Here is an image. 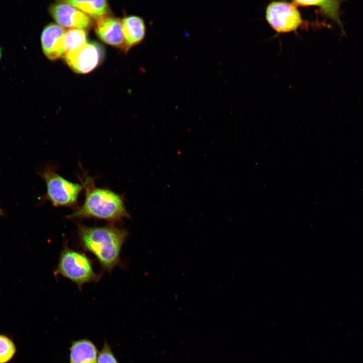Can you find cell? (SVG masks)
I'll use <instances>...</instances> for the list:
<instances>
[{
    "instance_id": "obj_14",
    "label": "cell",
    "mask_w": 363,
    "mask_h": 363,
    "mask_svg": "<svg viewBox=\"0 0 363 363\" xmlns=\"http://www.w3.org/2000/svg\"><path fill=\"white\" fill-rule=\"evenodd\" d=\"M292 3L295 5L301 6H318L322 12L332 19L335 20L339 24L340 21L339 18L338 10L340 2L338 1H293Z\"/></svg>"
},
{
    "instance_id": "obj_18",
    "label": "cell",
    "mask_w": 363,
    "mask_h": 363,
    "mask_svg": "<svg viewBox=\"0 0 363 363\" xmlns=\"http://www.w3.org/2000/svg\"><path fill=\"white\" fill-rule=\"evenodd\" d=\"M4 213L3 210L0 208V216L4 215Z\"/></svg>"
},
{
    "instance_id": "obj_10",
    "label": "cell",
    "mask_w": 363,
    "mask_h": 363,
    "mask_svg": "<svg viewBox=\"0 0 363 363\" xmlns=\"http://www.w3.org/2000/svg\"><path fill=\"white\" fill-rule=\"evenodd\" d=\"M127 52L140 44L144 39L146 27L144 19L135 15L128 16L122 19Z\"/></svg>"
},
{
    "instance_id": "obj_7",
    "label": "cell",
    "mask_w": 363,
    "mask_h": 363,
    "mask_svg": "<svg viewBox=\"0 0 363 363\" xmlns=\"http://www.w3.org/2000/svg\"><path fill=\"white\" fill-rule=\"evenodd\" d=\"M49 12L57 24L64 28L85 30L91 25L88 16L65 1L52 4Z\"/></svg>"
},
{
    "instance_id": "obj_9",
    "label": "cell",
    "mask_w": 363,
    "mask_h": 363,
    "mask_svg": "<svg viewBox=\"0 0 363 363\" xmlns=\"http://www.w3.org/2000/svg\"><path fill=\"white\" fill-rule=\"evenodd\" d=\"M95 31L104 43L127 52L122 19L106 16L97 20Z\"/></svg>"
},
{
    "instance_id": "obj_11",
    "label": "cell",
    "mask_w": 363,
    "mask_h": 363,
    "mask_svg": "<svg viewBox=\"0 0 363 363\" xmlns=\"http://www.w3.org/2000/svg\"><path fill=\"white\" fill-rule=\"evenodd\" d=\"M98 350L90 340L82 339L72 342L70 348V363H97Z\"/></svg>"
},
{
    "instance_id": "obj_1",
    "label": "cell",
    "mask_w": 363,
    "mask_h": 363,
    "mask_svg": "<svg viewBox=\"0 0 363 363\" xmlns=\"http://www.w3.org/2000/svg\"><path fill=\"white\" fill-rule=\"evenodd\" d=\"M82 173L79 178L85 191L84 201L67 218H95L115 222L130 218L125 206L124 195L108 187H97L94 177L83 170Z\"/></svg>"
},
{
    "instance_id": "obj_3",
    "label": "cell",
    "mask_w": 363,
    "mask_h": 363,
    "mask_svg": "<svg viewBox=\"0 0 363 363\" xmlns=\"http://www.w3.org/2000/svg\"><path fill=\"white\" fill-rule=\"evenodd\" d=\"M55 165H47L38 172L46 184V193L42 197L55 207H67L76 209L78 200L83 191L81 183H73L56 172Z\"/></svg>"
},
{
    "instance_id": "obj_2",
    "label": "cell",
    "mask_w": 363,
    "mask_h": 363,
    "mask_svg": "<svg viewBox=\"0 0 363 363\" xmlns=\"http://www.w3.org/2000/svg\"><path fill=\"white\" fill-rule=\"evenodd\" d=\"M78 233L84 250L92 253L102 268L110 272L121 264L120 255L129 232L114 225L88 227L79 224Z\"/></svg>"
},
{
    "instance_id": "obj_5",
    "label": "cell",
    "mask_w": 363,
    "mask_h": 363,
    "mask_svg": "<svg viewBox=\"0 0 363 363\" xmlns=\"http://www.w3.org/2000/svg\"><path fill=\"white\" fill-rule=\"evenodd\" d=\"M266 19L270 26L279 33L295 31L302 22L297 6L283 1L270 3L266 8Z\"/></svg>"
},
{
    "instance_id": "obj_13",
    "label": "cell",
    "mask_w": 363,
    "mask_h": 363,
    "mask_svg": "<svg viewBox=\"0 0 363 363\" xmlns=\"http://www.w3.org/2000/svg\"><path fill=\"white\" fill-rule=\"evenodd\" d=\"M87 37L85 30L81 29L66 30L64 38L65 55L79 49L85 44L87 42Z\"/></svg>"
},
{
    "instance_id": "obj_6",
    "label": "cell",
    "mask_w": 363,
    "mask_h": 363,
    "mask_svg": "<svg viewBox=\"0 0 363 363\" xmlns=\"http://www.w3.org/2000/svg\"><path fill=\"white\" fill-rule=\"evenodd\" d=\"M103 56V50L99 44L87 42L79 49L66 54L64 57L75 72L87 74L97 67Z\"/></svg>"
},
{
    "instance_id": "obj_8",
    "label": "cell",
    "mask_w": 363,
    "mask_h": 363,
    "mask_svg": "<svg viewBox=\"0 0 363 363\" xmlns=\"http://www.w3.org/2000/svg\"><path fill=\"white\" fill-rule=\"evenodd\" d=\"M66 32L65 28L54 23L49 24L43 28L41 35V47L49 59L54 60L64 57Z\"/></svg>"
},
{
    "instance_id": "obj_17",
    "label": "cell",
    "mask_w": 363,
    "mask_h": 363,
    "mask_svg": "<svg viewBox=\"0 0 363 363\" xmlns=\"http://www.w3.org/2000/svg\"><path fill=\"white\" fill-rule=\"evenodd\" d=\"M2 55H3V48L0 45V60L2 57Z\"/></svg>"
},
{
    "instance_id": "obj_4",
    "label": "cell",
    "mask_w": 363,
    "mask_h": 363,
    "mask_svg": "<svg viewBox=\"0 0 363 363\" xmlns=\"http://www.w3.org/2000/svg\"><path fill=\"white\" fill-rule=\"evenodd\" d=\"M54 274L69 279L80 290L84 284L98 282L101 278V275L94 271L92 260L84 253L71 249L67 244L60 253Z\"/></svg>"
},
{
    "instance_id": "obj_15",
    "label": "cell",
    "mask_w": 363,
    "mask_h": 363,
    "mask_svg": "<svg viewBox=\"0 0 363 363\" xmlns=\"http://www.w3.org/2000/svg\"><path fill=\"white\" fill-rule=\"evenodd\" d=\"M16 347L13 340L8 335L0 334V363H8L14 357Z\"/></svg>"
},
{
    "instance_id": "obj_16",
    "label": "cell",
    "mask_w": 363,
    "mask_h": 363,
    "mask_svg": "<svg viewBox=\"0 0 363 363\" xmlns=\"http://www.w3.org/2000/svg\"><path fill=\"white\" fill-rule=\"evenodd\" d=\"M97 363H118L110 346L106 341L98 354Z\"/></svg>"
},
{
    "instance_id": "obj_12",
    "label": "cell",
    "mask_w": 363,
    "mask_h": 363,
    "mask_svg": "<svg viewBox=\"0 0 363 363\" xmlns=\"http://www.w3.org/2000/svg\"><path fill=\"white\" fill-rule=\"evenodd\" d=\"M65 2L96 20L106 16L109 10L108 3L104 0H68Z\"/></svg>"
}]
</instances>
